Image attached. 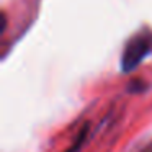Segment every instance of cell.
I'll return each mask as SVG.
<instances>
[{
  "mask_svg": "<svg viewBox=\"0 0 152 152\" xmlns=\"http://www.w3.org/2000/svg\"><path fill=\"white\" fill-rule=\"evenodd\" d=\"M151 48H152V36L147 33H141L137 36H134L132 39H129V43L124 48V53H123V59H121L123 70L124 72L132 70L145 57V54L151 51Z\"/></svg>",
  "mask_w": 152,
  "mask_h": 152,
  "instance_id": "obj_1",
  "label": "cell"
}]
</instances>
